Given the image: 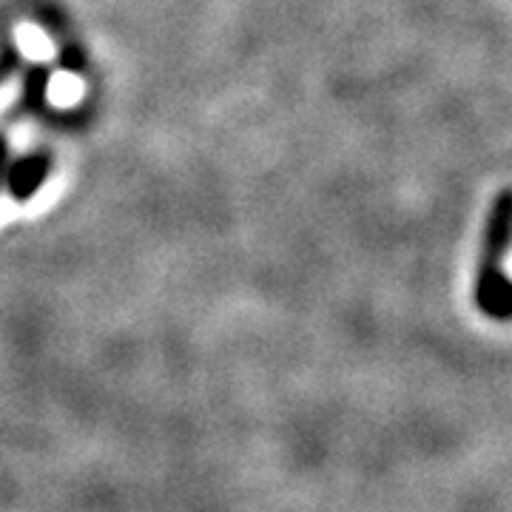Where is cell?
I'll list each match as a JSON object with an SVG mask.
<instances>
[{
	"label": "cell",
	"mask_w": 512,
	"mask_h": 512,
	"mask_svg": "<svg viewBox=\"0 0 512 512\" xmlns=\"http://www.w3.org/2000/svg\"><path fill=\"white\" fill-rule=\"evenodd\" d=\"M512 245V188H504L495 197L487 231H484V251H481V271H504V256Z\"/></svg>",
	"instance_id": "6da1fadb"
},
{
	"label": "cell",
	"mask_w": 512,
	"mask_h": 512,
	"mask_svg": "<svg viewBox=\"0 0 512 512\" xmlns=\"http://www.w3.org/2000/svg\"><path fill=\"white\" fill-rule=\"evenodd\" d=\"M478 311L495 322H512V279L504 271H481L473 291Z\"/></svg>",
	"instance_id": "7a4b0ae2"
}]
</instances>
